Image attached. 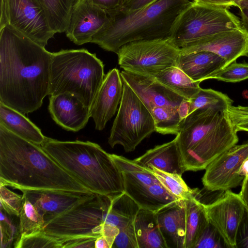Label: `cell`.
<instances>
[{
	"label": "cell",
	"instance_id": "cell-23",
	"mask_svg": "<svg viewBox=\"0 0 248 248\" xmlns=\"http://www.w3.org/2000/svg\"><path fill=\"white\" fill-rule=\"evenodd\" d=\"M133 160L146 168L153 166L165 172L181 175L186 171L175 138L170 142L147 150Z\"/></svg>",
	"mask_w": 248,
	"mask_h": 248
},
{
	"label": "cell",
	"instance_id": "cell-13",
	"mask_svg": "<svg viewBox=\"0 0 248 248\" xmlns=\"http://www.w3.org/2000/svg\"><path fill=\"white\" fill-rule=\"evenodd\" d=\"M209 223L220 234L227 248H236V236L246 208L239 194L224 191L212 202L205 204Z\"/></svg>",
	"mask_w": 248,
	"mask_h": 248
},
{
	"label": "cell",
	"instance_id": "cell-39",
	"mask_svg": "<svg viewBox=\"0 0 248 248\" xmlns=\"http://www.w3.org/2000/svg\"><path fill=\"white\" fill-rule=\"evenodd\" d=\"M96 238L92 236H76L59 239L62 248H94Z\"/></svg>",
	"mask_w": 248,
	"mask_h": 248
},
{
	"label": "cell",
	"instance_id": "cell-8",
	"mask_svg": "<svg viewBox=\"0 0 248 248\" xmlns=\"http://www.w3.org/2000/svg\"><path fill=\"white\" fill-rule=\"evenodd\" d=\"M242 27L239 18L227 8L193 1L178 17L170 38L181 48L215 33Z\"/></svg>",
	"mask_w": 248,
	"mask_h": 248
},
{
	"label": "cell",
	"instance_id": "cell-26",
	"mask_svg": "<svg viewBox=\"0 0 248 248\" xmlns=\"http://www.w3.org/2000/svg\"><path fill=\"white\" fill-rule=\"evenodd\" d=\"M186 232L185 248H194L202 233L209 224L204 204L196 197L185 200Z\"/></svg>",
	"mask_w": 248,
	"mask_h": 248
},
{
	"label": "cell",
	"instance_id": "cell-48",
	"mask_svg": "<svg viewBox=\"0 0 248 248\" xmlns=\"http://www.w3.org/2000/svg\"><path fill=\"white\" fill-rule=\"evenodd\" d=\"M243 27L248 32V8L239 9Z\"/></svg>",
	"mask_w": 248,
	"mask_h": 248
},
{
	"label": "cell",
	"instance_id": "cell-1",
	"mask_svg": "<svg viewBox=\"0 0 248 248\" xmlns=\"http://www.w3.org/2000/svg\"><path fill=\"white\" fill-rule=\"evenodd\" d=\"M52 53L6 25L0 29V102L26 114L49 93Z\"/></svg>",
	"mask_w": 248,
	"mask_h": 248
},
{
	"label": "cell",
	"instance_id": "cell-36",
	"mask_svg": "<svg viewBox=\"0 0 248 248\" xmlns=\"http://www.w3.org/2000/svg\"><path fill=\"white\" fill-rule=\"evenodd\" d=\"M226 247L217 229L210 223L204 229L194 248H221Z\"/></svg>",
	"mask_w": 248,
	"mask_h": 248
},
{
	"label": "cell",
	"instance_id": "cell-49",
	"mask_svg": "<svg viewBox=\"0 0 248 248\" xmlns=\"http://www.w3.org/2000/svg\"><path fill=\"white\" fill-rule=\"evenodd\" d=\"M95 248H110V247L103 236H100L96 238L95 241Z\"/></svg>",
	"mask_w": 248,
	"mask_h": 248
},
{
	"label": "cell",
	"instance_id": "cell-21",
	"mask_svg": "<svg viewBox=\"0 0 248 248\" xmlns=\"http://www.w3.org/2000/svg\"><path fill=\"white\" fill-rule=\"evenodd\" d=\"M167 248H185L186 232L185 200L176 201L156 212Z\"/></svg>",
	"mask_w": 248,
	"mask_h": 248
},
{
	"label": "cell",
	"instance_id": "cell-3",
	"mask_svg": "<svg viewBox=\"0 0 248 248\" xmlns=\"http://www.w3.org/2000/svg\"><path fill=\"white\" fill-rule=\"evenodd\" d=\"M192 2L157 0L136 11H106L108 20L91 43L117 54L122 46L132 42L170 38L178 17Z\"/></svg>",
	"mask_w": 248,
	"mask_h": 248
},
{
	"label": "cell",
	"instance_id": "cell-43",
	"mask_svg": "<svg viewBox=\"0 0 248 248\" xmlns=\"http://www.w3.org/2000/svg\"><path fill=\"white\" fill-rule=\"evenodd\" d=\"M119 231L120 229L117 226L108 224H104L103 225L101 236L105 238L108 243L110 248H112V246Z\"/></svg>",
	"mask_w": 248,
	"mask_h": 248
},
{
	"label": "cell",
	"instance_id": "cell-45",
	"mask_svg": "<svg viewBox=\"0 0 248 248\" xmlns=\"http://www.w3.org/2000/svg\"><path fill=\"white\" fill-rule=\"evenodd\" d=\"M93 5L106 11L117 8L120 5L122 0H88Z\"/></svg>",
	"mask_w": 248,
	"mask_h": 248
},
{
	"label": "cell",
	"instance_id": "cell-38",
	"mask_svg": "<svg viewBox=\"0 0 248 248\" xmlns=\"http://www.w3.org/2000/svg\"><path fill=\"white\" fill-rule=\"evenodd\" d=\"M112 248H139L134 221L120 229Z\"/></svg>",
	"mask_w": 248,
	"mask_h": 248
},
{
	"label": "cell",
	"instance_id": "cell-2",
	"mask_svg": "<svg viewBox=\"0 0 248 248\" xmlns=\"http://www.w3.org/2000/svg\"><path fill=\"white\" fill-rule=\"evenodd\" d=\"M0 185L22 189L92 192L64 170L40 145L0 124Z\"/></svg>",
	"mask_w": 248,
	"mask_h": 248
},
{
	"label": "cell",
	"instance_id": "cell-17",
	"mask_svg": "<svg viewBox=\"0 0 248 248\" xmlns=\"http://www.w3.org/2000/svg\"><path fill=\"white\" fill-rule=\"evenodd\" d=\"M108 18L106 10L88 0H75L65 31L66 36L77 45L91 42L93 36L106 24Z\"/></svg>",
	"mask_w": 248,
	"mask_h": 248
},
{
	"label": "cell",
	"instance_id": "cell-51",
	"mask_svg": "<svg viewBox=\"0 0 248 248\" xmlns=\"http://www.w3.org/2000/svg\"><path fill=\"white\" fill-rule=\"evenodd\" d=\"M237 4L239 9L248 8V0H238Z\"/></svg>",
	"mask_w": 248,
	"mask_h": 248
},
{
	"label": "cell",
	"instance_id": "cell-28",
	"mask_svg": "<svg viewBox=\"0 0 248 248\" xmlns=\"http://www.w3.org/2000/svg\"><path fill=\"white\" fill-rule=\"evenodd\" d=\"M43 8L51 30L55 33L66 30L75 0H35Z\"/></svg>",
	"mask_w": 248,
	"mask_h": 248
},
{
	"label": "cell",
	"instance_id": "cell-24",
	"mask_svg": "<svg viewBox=\"0 0 248 248\" xmlns=\"http://www.w3.org/2000/svg\"><path fill=\"white\" fill-rule=\"evenodd\" d=\"M0 124L16 135L37 145L46 137L24 114L0 102Z\"/></svg>",
	"mask_w": 248,
	"mask_h": 248
},
{
	"label": "cell",
	"instance_id": "cell-6",
	"mask_svg": "<svg viewBox=\"0 0 248 248\" xmlns=\"http://www.w3.org/2000/svg\"><path fill=\"white\" fill-rule=\"evenodd\" d=\"M140 209L125 192L110 197L95 194L75 207L52 220L43 231L58 239L101 236L104 224L119 229L134 221Z\"/></svg>",
	"mask_w": 248,
	"mask_h": 248
},
{
	"label": "cell",
	"instance_id": "cell-20",
	"mask_svg": "<svg viewBox=\"0 0 248 248\" xmlns=\"http://www.w3.org/2000/svg\"><path fill=\"white\" fill-rule=\"evenodd\" d=\"M48 110L53 120L63 129L77 132L83 128L90 116V108L69 93L49 96Z\"/></svg>",
	"mask_w": 248,
	"mask_h": 248
},
{
	"label": "cell",
	"instance_id": "cell-5",
	"mask_svg": "<svg viewBox=\"0 0 248 248\" xmlns=\"http://www.w3.org/2000/svg\"><path fill=\"white\" fill-rule=\"evenodd\" d=\"M227 111L200 108L181 122L176 135L185 171L205 169L223 152L238 141Z\"/></svg>",
	"mask_w": 248,
	"mask_h": 248
},
{
	"label": "cell",
	"instance_id": "cell-52",
	"mask_svg": "<svg viewBox=\"0 0 248 248\" xmlns=\"http://www.w3.org/2000/svg\"><path fill=\"white\" fill-rule=\"evenodd\" d=\"M234 0V2L236 3V4H237V2H238V0Z\"/></svg>",
	"mask_w": 248,
	"mask_h": 248
},
{
	"label": "cell",
	"instance_id": "cell-40",
	"mask_svg": "<svg viewBox=\"0 0 248 248\" xmlns=\"http://www.w3.org/2000/svg\"><path fill=\"white\" fill-rule=\"evenodd\" d=\"M6 213L0 209V225H1V247H6L8 243L11 242L13 239L14 234V227L12 222L9 221Z\"/></svg>",
	"mask_w": 248,
	"mask_h": 248
},
{
	"label": "cell",
	"instance_id": "cell-33",
	"mask_svg": "<svg viewBox=\"0 0 248 248\" xmlns=\"http://www.w3.org/2000/svg\"><path fill=\"white\" fill-rule=\"evenodd\" d=\"M14 248H62V246L59 239L46 234L42 230L26 236L20 237Z\"/></svg>",
	"mask_w": 248,
	"mask_h": 248
},
{
	"label": "cell",
	"instance_id": "cell-10",
	"mask_svg": "<svg viewBox=\"0 0 248 248\" xmlns=\"http://www.w3.org/2000/svg\"><path fill=\"white\" fill-rule=\"evenodd\" d=\"M117 54L123 70L154 77L176 66L180 50L168 38L132 42L122 46Z\"/></svg>",
	"mask_w": 248,
	"mask_h": 248
},
{
	"label": "cell",
	"instance_id": "cell-11",
	"mask_svg": "<svg viewBox=\"0 0 248 248\" xmlns=\"http://www.w3.org/2000/svg\"><path fill=\"white\" fill-rule=\"evenodd\" d=\"M111 155L121 171L124 192L140 208L156 213L164 207L181 200L169 192L150 169L133 160Z\"/></svg>",
	"mask_w": 248,
	"mask_h": 248
},
{
	"label": "cell",
	"instance_id": "cell-4",
	"mask_svg": "<svg viewBox=\"0 0 248 248\" xmlns=\"http://www.w3.org/2000/svg\"><path fill=\"white\" fill-rule=\"evenodd\" d=\"M89 191L113 197L124 192L120 169L111 155L89 141H60L46 137L40 145Z\"/></svg>",
	"mask_w": 248,
	"mask_h": 248
},
{
	"label": "cell",
	"instance_id": "cell-50",
	"mask_svg": "<svg viewBox=\"0 0 248 248\" xmlns=\"http://www.w3.org/2000/svg\"><path fill=\"white\" fill-rule=\"evenodd\" d=\"M238 173L244 178L248 176V157L242 164Z\"/></svg>",
	"mask_w": 248,
	"mask_h": 248
},
{
	"label": "cell",
	"instance_id": "cell-29",
	"mask_svg": "<svg viewBox=\"0 0 248 248\" xmlns=\"http://www.w3.org/2000/svg\"><path fill=\"white\" fill-rule=\"evenodd\" d=\"M189 114L197 109L213 108L227 111L233 101L226 94L211 89H202L190 100Z\"/></svg>",
	"mask_w": 248,
	"mask_h": 248
},
{
	"label": "cell",
	"instance_id": "cell-44",
	"mask_svg": "<svg viewBox=\"0 0 248 248\" xmlns=\"http://www.w3.org/2000/svg\"><path fill=\"white\" fill-rule=\"evenodd\" d=\"M194 3L204 6H216L229 8L232 6L237 7L233 0H193Z\"/></svg>",
	"mask_w": 248,
	"mask_h": 248
},
{
	"label": "cell",
	"instance_id": "cell-27",
	"mask_svg": "<svg viewBox=\"0 0 248 248\" xmlns=\"http://www.w3.org/2000/svg\"><path fill=\"white\" fill-rule=\"evenodd\" d=\"M157 80L186 100H190L201 89L200 81L192 79L176 66L164 69L155 75Z\"/></svg>",
	"mask_w": 248,
	"mask_h": 248
},
{
	"label": "cell",
	"instance_id": "cell-37",
	"mask_svg": "<svg viewBox=\"0 0 248 248\" xmlns=\"http://www.w3.org/2000/svg\"><path fill=\"white\" fill-rule=\"evenodd\" d=\"M227 112L236 132L241 131L248 132V106L231 105Z\"/></svg>",
	"mask_w": 248,
	"mask_h": 248
},
{
	"label": "cell",
	"instance_id": "cell-16",
	"mask_svg": "<svg viewBox=\"0 0 248 248\" xmlns=\"http://www.w3.org/2000/svg\"><path fill=\"white\" fill-rule=\"evenodd\" d=\"M181 53L201 51L215 53L228 65L242 56H248V32L241 28L221 31L180 48Z\"/></svg>",
	"mask_w": 248,
	"mask_h": 248
},
{
	"label": "cell",
	"instance_id": "cell-47",
	"mask_svg": "<svg viewBox=\"0 0 248 248\" xmlns=\"http://www.w3.org/2000/svg\"><path fill=\"white\" fill-rule=\"evenodd\" d=\"M189 102L188 100L184 99L179 105L178 111L182 121L189 114Z\"/></svg>",
	"mask_w": 248,
	"mask_h": 248
},
{
	"label": "cell",
	"instance_id": "cell-34",
	"mask_svg": "<svg viewBox=\"0 0 248 248\" xmlns=\"http://www.w3.org/2000/svg\"><path fill=\"white\" fill-rule=\"evenodd\" d=\"M209 79L233 83L248 79V63L234 62L211 75L207 79Z\"/></svg>",
	"mask_w": 248,
	"mask_h": 248
},
{
	"label": "cell",
	"instance_id": "cell-35",
	"mask_svg": "<svg viewBox=\"0 0 248 248\" xmlns=\"http://www.w3.org/2000/svg\"><path fill=\"white\" fill-rule=\"evenodd\" d=\"M23 196L9 190L6 186L0 185V209L7 214L18 217L23 204Z\"/></svg>",
	"mask_w": 248,
	"mask_h": 248
},
{
	"label": "cell",
	"instance_id": "cell-22",
	"mask_svg": "<svg viewBox=\"0 0 248 248\" xmlns=\"http://www.w3.org/2000/svg\"><path fill=\"white\" fill-rule=\"evenodd\" d=\"M227 66L225 59L208 51L180 53L176 63L192 79L201 82Z\"/></svg>",
	"mask_w": 248,
	"mask_h": 248
},
{
	"label": "cell",
	"instance_id": "cell-15",
	"mask_svg": "<svg viewBox=\"0 0 248 248\" xmlns=\"http://www.w3.org/2000/svg\"><path fill=\"white\" fill-rule=\"evenodd\" d=\"M25 196L43 217L45 226L95 194L50 189H22Z\"/></svg>",
	"mask_w": 248,
	"mask_h": 248
},
{
	"label": "cell",
	"instance_id": "cell-14",
	"mask_svg": "<svg viewBox=\"0 0 248 248\" xmlns=\"http://www.w3.org/2000/svg\"><path fill=\"white\" fill-rule=\"evenodd\" d=\"M248 157V141L223 152L206 168L202 178L204 187L212 192L224 191L240 185L244 177L238 172Z\"/></svg>",
	"mask_w": 248,
	"mask_h": 248
},
{
	"label": "cell",
	"instance_id": "cell-42",
	"mask_svg": "<svg viewBox=\"0 0 248 248\" xmlns=\"http://www.w3.org/2000/svg\"><path fill=\"white\" fill-rule=\"evenodd\" d=\"M156 0H122L120 5L117 9L126 12L136 11L145 7Z\"/></svg>",
	"mask_w": 248,
	"mask_h": 248
},
{
	"label": "cell",
	"instance_id": "cell-46",
	"mask_svg": "<svg viewBox=\"0 0 248 248\" xmlns=\"http://www.w3.org/2000/svg\"><path fill=\"white\" fill-rule=\"evenodd\" d=\"M248 214V176L245 177L242 183L241 189L239 193Z\"/></svg>",
	"mask_w": 248,
	"mask_h": 248
},
{
	"label": "cell",
	"instance_id": "cell-30",
	"mask_svg": "<svg viewBox=\"0 0 248 248\" xmlns=\"http://www.w3.org/2000/svg\"><path fill=\"white\" fill-rule=\"evenodd\" d=\"M147 169L154 173L161 184L178 200H187L196 197L198 191L189 188L182 175L165 172L150 166Z\"/></svg>",
	"mask_w": 248,
	"mask_h": 248
},
{
	"label": "cell",
	"instance_id": "cell-18",
	"mask_svg": "<svg viewBox=\"0 0 248 248\" xmlns=\"http://www.w3.org/2000/svg\"><path fill=\"white\" fill-rule=\"evenodd\" d=\"M122 78L132 89L150 112L156 107L178 109L186 99L157 80L155 77L123 70Z\"/></svg>",
	"mask_w": 248,
	"mask_h": 248
},
{
	"label": "cell",
	"instance_id": "cell-7",
	"mask_svg": "<svg viewBox=\"0 0 248 248\" xmlns=\"http://www.w3.org/2000/svg\"><path fill=\"white\" fill-rule=\"evenodd\" d=\"M104 65L86 49L52 53L48 95L71 94L90 108L104 80Z\"/></svg>",
	"mask_w": 248,
	"mask_h": 248
},
{
	"label": "cell",
	"instance_id": "cell-25",
	"mask_svg": "<svg viewBox=\"0 0 248 248\" xmlns=\"http://www.w3.org/2000/svg\"><path fill=\"white\" fill-rule=\"evenodd\" d=\"M134 225L139 248H167L155 212L140 208Z\"/></svg>",
	"mask_w": 248,
	"mask_h": 248
},
{
	"label": "cell",
	"instance_id": "cell-19",
	"mask_svg": "<svg viewBox=\"0 0 248 248\" xmlns=\"http://www.w3.org/2000/svg\"><path fill=\"white\" fill-rule=\"evenodd\" d=\"M123 93V83L119 70H109L90 107V116L95 124V129L102 130L115 115Z\"/></svg>",
	"mask_w": 248,
	"mask_h": 248
},
{
	"label": "cell",
	"instance_id": "cell-12",
	"mask_svg": "<svg viewBox=\"0 0 248 248\" xmlns=\"http://www.w3.org/2000/svg\"><path fill=\"white\" fill-rule=\"evenodd\" d=\"M6 25L44 47L55 34L35 0H0V29Z\"/></svg>",
	"mask_w": 248,
	"mask_h": 248
},
{
	"label": "cell",
	"instance_id": "cell-41",
	"mask_svg": "<svg viewBox=\"0 0 248 248\" xmlns=\"http://www.w3.org/2000/svg\"><path fill=\"white\" fill-rule=\"evenodd\" d=\"M236 248H248V214L246 210L237 231Z\"/></svg>",
	"mask_w": 248,
	"mask_h": 248
},
{
	"label": "cell",
	"instance_id": "cell-31",
	"mask_svg": "<svg viewBox=\"0 0 248 248\" xmlns=\"http://www.w3.org/2000/svg\"><path fill=\"white\" fill-rule=\"evenodd\" d=\"M22 196L23 204L18 216L19 238L42 231L45 226L42 216L35 207Z\"/></svg>",
	"mask_w": 248,
	"mask_h": 248
},
{
	"label": "cell",
	"instance_id": "cell-9",
	"mask_svg": "<svg viewBox=\"0 0 248 248\" xmlns=\"http://www.w3.org/2000/svg\"><path fill=\"white\" fill-rule=\"evenodd\" d=\"M123 96L108 143L112 148L121 145L126 152H130L155 132V128L151 112L123 80Z\"/></svg>",
	"mask_w": 248,
	"mask_h": 248
},
{
	"label": "cell",
	"instance_id": "cell-32",
	"mask_svg": "<svg viewBox=\"0 0 248 248\" xmlns=\"http://www.w3.org/2000/svg\"><path fill=\"white\" fill-rule=\"evenodd\" d=\"M155 131L163 135H177L182 120L178 109L167 107H156L150 112Z\"/></svg>",
	"mask_w": 248,
	"mask_h": 248
}]
</instances>
